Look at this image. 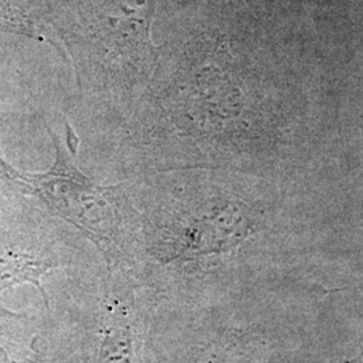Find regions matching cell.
Wrapping results in <instances>:
<instances>
[{"mask_svg": "<svg viewBox=\"0 0 363 363\" xmlns=\"http://www.w3.org/2000/svg\"><path fill=\"white\" fill-rule=\"evenodd\" d=\"M157 49L138 106L140 169L274 179L335 159L350 73L319 52L208 21L177 27Z\"/></svg>", "mask_w": 363, "mask_h": 363, "instance_id": "6da1fadb", "label": "cell"}, {"mask_svg": "<svg viewBox=\"0 0 363 363\" xmlns=\"http://www.w3.org/2000/svg\"><path fill=\"white\" fill-rule=\"evenodd\" d=\"M67 147L52 135L55 162L52 169L39 175L16 172L0 159V164L13 181L34 187L39 194L49 198L60 213L89 230L97 238H109L115 233L116 220L112 206V190L96 186L74 163V148L70 145V125H67Z\"/></svg>", "mask_w": 363, "mask_h": 363, "instance_id": "7a4b0ae2", "label": "cell"}, {"mask_svg": "<svg viewBox=\"0 0 363 363\" xmlns=\"http://www.w3.org/2000/svg\"><path fill=\"white\" fill-rule=\"evenodd\" d=\"M272 3L273 7L283 9L288 13H312V19L337 23L346 18V6L343 0H264Z\"/></svg>", "mask_w": 363, "mask_h": 363, "instance_id": "3957f363", "label": "cell"}, {"mask_svg": "<svg viewBox=\"0 0 363 363\" xmlns=\"http://www.w3.org/2000/svg\"><path fill=\"white\" fill-rule=\"evenodd\" d=\"M103 363H133V345L125 330H118L105 340Z\"/></svg>", "mask_w": 363, "mask_h": 363, "instance_id": "277c9868", "label": "cell"}]
</instances>
